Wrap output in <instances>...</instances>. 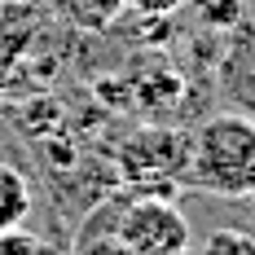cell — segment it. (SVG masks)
<instances>
[{
    "label": "cell",
    "instance_id": "1",
    "mask_svg": "<svg viewBox=\"0 0 255 255\" xmlns=\"http://www.w3.org/2000/svg\"><path fill=\"white\" fill-rule=\"evenodd\" d=\"M185 180L220 198H255V119L216 115L189 136Z\"/></svg>",
    "mask_w": 255,
    "mask_h": 255
},
{
    "label": "cell",
    "instance_id": "2",
    "mask_svg": "<svg viewBox=\"0 0 255 255\" xmlns=\"http://www.w3.org/2000/svg\"><path fill=\"white\" fill-rule=\"evenodd\" d=\"M115 238L132 255H185L189 247V220L163 198H136L119 216Z\"/></svg>",
    "mask_w": 255,
    "mask_h": 255
},
{
    "label": "cell",
    "instance_id": "3",
    "mask_svg": "<svg viewBox=\"0 0 255 255\" xmlns=\"http://www.w3.org/2000/svg\"><path fill=\"white\" fill-rule=\"evenodd\" d=\"M31 216V185L13 163H0V233L18 229Z\"/></svg>",
    "mask_w": 255,
    "mask_h": 255
},
{
    "label": "cell",
    "instance_id": "4",
    "mask_svg": "<svg viewBox=\"0 0 255 255\" xmlns=\"http://www.w3.org/2000/svg\"><path fill=\"white\" fill-rule=\"evenodd\" d=\"M124 9L128 0H66V18L79 31H106Z\"/></svg>",
    "mask_w": 255,
    "mask_h": 255
},
{
    "label": "cell",
    "instance_id": "5",
    "mask_svg": "<svg viewBox=\"0 0 255 255\" xmlns=\"http://www.w3.org/2000/svg\"><path fill=\"white\" fill-rule=\"evenodd\" d=\"M203 255H255V233H247V229H216V233H207Z\"/></svg>",
    "mask_w": 255,
    "mask_h": 255
},
{
    "label": "cell",
    "instance_id": "6",
    "mask_svg": "<svg viewBox=\"0 0 255 255\" xmlns=\"http://www.w3.org/2000/svg\"><path fill=\"white\" fill-rule=\"evenodd\" d=\"M198 13H203L211 26H233L238 18H242V0H198Z\"/></svg>",
    "mask_w": 255,
    "mask_h": 255
},
{
    "label": "cell",
    "instance_id": "7",
    "mask_svg": "<svg viewBox=\"0 0 255 255\" xmlns=\"http://www.w3.org/2000/svg\"><path fill=\"white\" fill-rule=\"evenodd\" d=\"M185 0H128V9H136V13H145V18H167V13H176Z\"/></svg>",
    "mask_w": 255,
    "mask_h": 255
},
{
    "label": "cell",
    "instance_id": "8",
    "mask_svg": "<svg viewBox=\"0 0 255 255\" xmlns=\"http://www.w3.org/2000/svg\"><path fill=\"white\" fill-rule=\"evenodd\" d=\"M0 255H35V242L22 238L18 229H4L0 233Z\"/></svg>",
    "mask_w": 255,
    "mask_h": 255
},
{
    "label": "cell",
    "instance_id": "9",
    "mask_svg": "<svg viewBox=\"0 0 255 255\" xmlns=\"http://www.w3.org/2000/svg\"><path fill=\"white\" fill-rule=\"evenodd\" d=\"M84 255H132V251H128L119 238H106L102 247H93V251H84Z\"/></svg>",
    "mask_w": 255,
    "mask_h": 255
},
{
    "label": "cell",
    "instance_id": "10",
    "mask_svg": "<svg viewBox=\"0 0 255 255\" xmlns=\"http://www.w3.org/2000/svg\"><path fill=\"white\" fill-rule=\"evenodd\" d=\"M247 97H251V110H255V79H251V88H247Z\"/></svg>",
    "mask_w": 255,
    "mask_h": 255
},
{
    "label": "cell",
    "instance_id": "11",
    "mask_svg": "<svg viewBox=\"0 0 255 255\" xmlns=\"http://www.w3.org/2000/svg\"><path fill=\"white\" fill-rule=\"evenodd\" d=\"M0 88H4V66H0Z\"/></svg>",
    "mask_w": 255,
    "mask_h": 255
}]
</instances>
